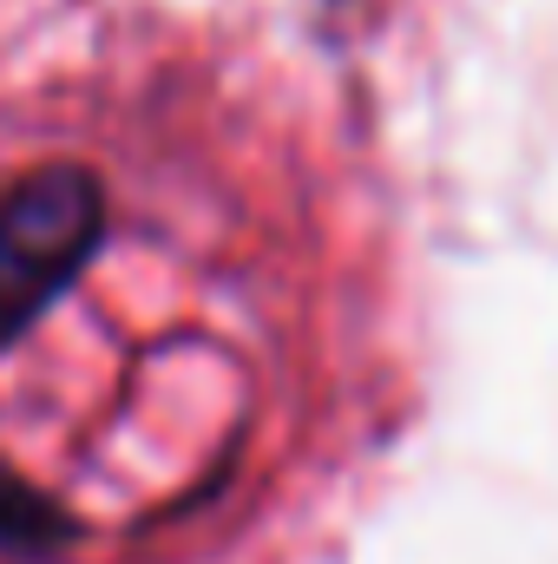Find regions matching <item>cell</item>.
<instances>
[{"mask_svg": "<svg viewBox=\"0 0 558 564\" xmlns=\"http://www.w3.org/2000/svg\"><path fill=\"white\" fill-rule=\"evenodd\" d=\"M164 119L0 126V564H171L257 512L296 421L302 289Z\"/></svg>", "mask_w": 558, "mask_h": 564, "instance_id": "6da1fadb", "label": "cell"}]
</instances>
